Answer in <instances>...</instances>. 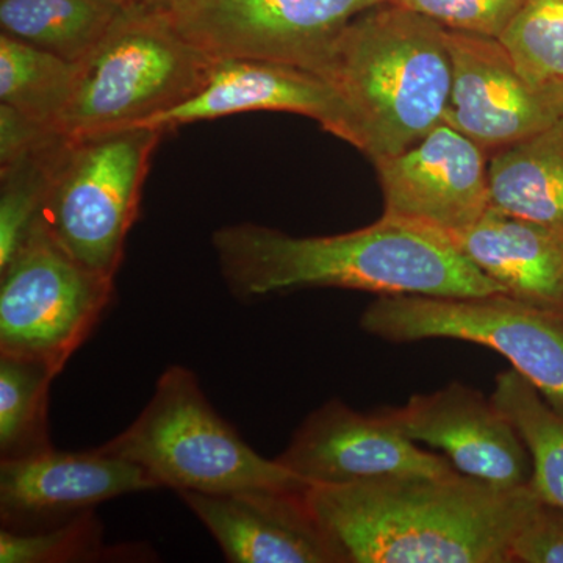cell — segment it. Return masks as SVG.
I'll return each mask as SVG.
<instances>
[{"mask_svg":"<svg viewBox=\"0 0 563 563\" xmlns=\"http://www.w3.org/2000/svg\"><path fill=\"white\" fill-rule=\"evenodd\" d=\"M80 63L0 32V103L58 128L79 85Z\"/></svg>","mask_w":563,"mask_h":563,"instance_id":"21","label":"cell"},{"mask_svg":"<svg viewBox=\"0 0 563 563\" xmlns=\"http://www.w3.org/2000/svg\"><path fill=\"white\" fill-rule=\"evenodd\" d=\"M490 207L550 229L563 239V120L493 152Z\"/></svg>","mask_w":563,"mask_h":563,"instance_id":"18","label":"cell"},{"mask_svg":"<svg viewBox=\"0 0 563 563\" xmlns=\"http://www.w3.org/2000/svg\"><path fill=\"white\" fill-rule=\"evenodd\" d=\"M488 152L446 122L398 154L374 158L384 217L454 236L490 209Z\"/></svg>","mask_w":563,"mask_h":563,"instance_id":"11","label":"cell"},{"mask_svg":"<svg viewBox=\"0 0 563 563\" xmlns=\"http://www.w3.org/2000/svg\"><path fill=\"white\" fill-rule=\"evenodd\" d=\"M247 111L302 114L354 146L350 113L328 80L299 66L250 58H218L198 95L144 122L143 128L168 132Z\"/></svg>","mask_w":563,"mask_h":563,"instance_id":"16","label":"cell"},{"mask_svg":"<svg viewBox=\"0 0 563 563\" xmlns=\"http://www.w3.org/2000/svg\"><path fill=\"white\" fill-rule=\"evenodd\" d=\"M448 31L499 38L523 0H388Z\"/></svg>","mask_w":563,"mask_h":563,"instance_id":"26","label":"cell"},{"mask_svg":"<svg viewBox=\"0 0 563 563\" xmlns=\"http://www.w3.org/2000/svg\"><path fill=\"white\" fill-rule=\"evenodd\" d=\"M547 96L553 103L555 111H558L559 118L563 120V85L553 91L547 92Z\"/></svg>","mask_w":563,"mask_h":563,"instance_id":"30","label":"cell"},{"mask_svg":"<svg viewBox=\"0 0 563 563\" xmlns=\"http://www.w3.org/2000/svg\"><path fill=\"white\" fill-rule=\"evenodd\" d=\"M121 0H0L2 33L84 62L117 20Z\"/></svg>","mask_w":563,"mask_h":563,"instance_id":"19","label":"cell"},{"mask_svg":"<svg viewBox=\"0 0 563 563\" xmlns=\"http://www.w3.org/2000/svg\"><path fill=\"white\" fill-rule=\"evenodd\" d=\"M102 547V525L95 510L38 531L0 532L2 563H62L87 561Z\"/></svg>","mask_w":563,"mask_h":563,"instance_id":"25","label":"cell"},{"mask_svg":"<svg viewBox=\"0 0 563 563\" xmlns=\"http://www.w3.org/2000/svg\"><path fill=\"white\" fill-rule=\"evenodd\" d=\"M114 295L36 221L0 268V355L36 362L55 376L87 342Z\"/></svg>","mask_w":563,"mask_h":563,"instance_id":"8","label":"cell"},{"mask_svg":"<svg viewBox=\"0 0 563 563\" xmlns=\"http://www.w3.org/2000/svg\"><path fill=\"white\" fill-rule=\"evenodd\" d=\"M54 129L55 125L41 124L0 103V165L20 157L46 139Z\"/></svg>","mask_w":563,"mask_h":563,"instance_id":"28","label":"cell"},{"mask_svg":"<svg viewBox=\"0 0 563 563\" xmlns=\"http://www.w3.org/2000/svg\"><path fill=\"white\" fill-rule=\"evenodd\" d=\"M121 2H129V0H121Z\"/></svg>","mask_w":563,"mask_h":563,"instance_id":"31","label":"cell"},{"mask_svg":"<svg viewBox=\"0 0 563 563\" xmlns=\"http://www.w3.org/2000/svg\"><path fill=\"white\" fill-rule=\"evenodd\" d=\"M388 0H203L176 21L217 58L285 63L313 70L343 29Z\"/></svg>","mask_w":563,"mask_h":563,"instance_id":"9","label":"cell"},{"mask_svg":"<svg viewBox=\"0 0 563 563\" xmlns=\"http://www.w3.org/2000/svg\"><path fill=\"white\" fill-rule=\"evenodd\" d=\"M446 44L453 81L444 122L455 131L493 154L561 121L501 41L446 29Z\"/></svg>","mask_w":563,"mask_h":563,"instance_id":"13","label":"cell"},{"mask_svg":"<svg viewBox=\"0 0 563 563\" xmlns=\"http://www.w3.org/2000/svg\"><path fill=\"white\" fill-rule=\"evenodd\" d=\"M69 133L54 129L20 157L0 165V268L38 221L55 158Z\"/></svg>","mask_w":563,"mask_h":563,"instance_id":"23","label":"cell"},{"mask_svg":"<svg viewBox=\"0 0 563 563\" xmlns=\"http://www.w3.org/2000/svg\"><path fill=\"white\" fill-rule=\"evenodd\" d=\"M99 450L135 463L158 488L177 493L309 487L276 459L252 450L181 365L162 373L135 421Z\"/></svg>","mask_w":563,"mask_h":563,"instance_id":"4","label":"cell"},{"mask_svg":"<svg viewBox=\"0 0 563 563\" xmlns=\"http://www.w3.org/2000/svg\"><path fill=\"white\" fill-rule=\"evenodd\" d=\"M218 58L140 0L122 5L91 54L58 129L73 135L143 125L206 87Z\"/></svg>","mask_w":563,"mask_h":563,"instance_id":"5","label":"cell"},{"mask_svg":"<svg viewBox=\"0 0 563 563\" xmlns=\"http://www.w3.org/2000/svg\"><path fill=\"white\" fill-rule=\"evenodd\" d=\"M376 413L412 442L443 451L465 476L501 488L531 481L532 462L520 435L492 398L470 385L451 383Z\"/></svg>","mask_w":563,"mask_h":563,"instance_id":"12","label":"cell"},{"mask_svg":"<svg viewBox=\"0 0 563 563\" xmlns=\"http://www.w3.org/2000/svg\"><path fill=\"white\" fill-rule=\"evenodd\" d=\"M158 488L135 463L102 453L51 450L0 462V515L10 531H38L101 503Z\"/></svg>","mask_w":563,"mask_h":563,"instance_id":"15","label":"cell"},{"mask_svg":"<svg viewBox=\"0 0 563 563\" xmlns=\"http://www.w3.org/2000/svg\"><path fill=\"white\" fill-rule=\"evenodd\" d=\"M314 73L342 98L354 147L372 161L398 154L444 121L453 81L446 29L383 3L343 29Z\"/></svg>","mask_w":563,"mask_h":563,"instance_id":"3","label":"cell"},{"mask_svg":"<svg viewBox=\"0 0 563 563\" xmlns=\"http://www.w3.org/2000/svg\"><path fill=\"white\" fill-rule=\"evenodd\" d=\"M306 498L347 563H512L515 537L540 501L529 485L459 472L310 485Z\"/></svg>","mask_w":563,"mask_h":563,"instance_id":"2","label":"cell"},{"mask_svg":"<svg viewBox=\"0 0 563 563\" xmlns=\"http://www.w3.org/2000/svg\"><path fill=\"white\" fill-rule=\"evenodd\" d=\"M563 563V509L539 501L512 543V563Z\"/></svg>","mask_w":563,"mask_h":563,"instance_id":"27","label":"cell"},{"mask_svg":"<svg viewBox=\"0 0 563 563\" xmlns=\"http://www.w3.org/2000/svg\"><path fill=\"white\" fill-rule=\"evenodd\" d=\"M140 2L147 3L152 9L162 11L176 22L187 16L192 10L198 9L203 0H140Z\"/></svg>","mask_w":563,"mask_h":563,"instance_id":"29","label":"cell"},{"mask_svg":"<svg viewBox=\"0 0 563 563\" xmlns=\"http://www.w3.org/2000/svg\"><path fill=\"white\" fill-rule=\"evenodd\" d=\"M163 133L143 125L69 133L58 152L38 222L92 272L117 276Z\"/></svg>","mask_w":563,"mask_h":563,"instance_id":"6","label":"cell"},{"mask_svg":"<svg viewBox=\"0 0 563 563\" xmlns=\"http://www.w3.org/2000/svg\"><path fill=\"white\" fill-rule=\"evenodd\" d=\"M211 243L240 299L302 288L454 298L506 292L446 233L384 214L368 228L331 236H291L243 222L218 229Z\"/></svg>","mask_w":563,"mask_h":563,"instance_id":"1","label":"cell"},{"mask_svg":"<svg viewBox=\"0 0 563 563\" xmlns=\"http://www.w3.org/2000/svg\"><path fill=\"white\" fill-rule=\"evenodd\" d=\"M307 488L180 492L232 563H347L306 498Z\"/></svg>","mask_w":563,"mask_h":563,"instance_id":"14","label":"cell"},{"mask_svg":"<svg viewBox=\"0 0 563 563\" xmlns=\"http://www.w3.org/2000/svg\"><path fill=\"white\" fill-rule=\"evenodd\" d=\"M55 374L41 363L0 355V454L21 459L51 450L47 401Z\"/></svg>","mask_w":563,"mask_h":563,"instance_id":"22","label":"cell"},{"mask_svg":"<svg viewBox=\"0 0 563 563\" xmlns=\"http://www.w3.org/2000/svg\"><path fill=\"white\" fill-rule=\"evenodd\" d=\"M537 90L563 85V0H523L498 38Z\"/></svg>","mask_w":563,"mask_h":563,"instance_id":"24","label":"cell"},{"mask_svg":"<svg viewBox=\"0 0 563 563\" xmlns=\"http://www.w3.org/2000/svg\"><path fill=\"white\" fill-rule=\"evenodd\" d=\"M361 328L393 344L444 339L490 347L563 415V312L507 292L377 296L362 313Z\"/></svg>","mask_w":563,"mask_h":563,"instance_id":"7","label":"cell"},{"mask_svg":"<svg viewBox=\"0 0 563 563\" xmlns=\"http://www.w3.org/2000/svg\"><path fill=\"white\" fill-rule=\"evenodd\" d=\"M490 398L514 426L531 457L529 488L540 501L563 509V415L512 366L496 376Z\"/></svg>","mask_w":563,"mask_h":563,"instance_id":"20","label":"cell"},{"mask_svg":"<svg viewBox=\"0 0 563 563\" xmlns=\"http://www.w3.org/2000/svg\"><path fill=\"white\" fill-rule=\"evenodd\" d=\"M276 461L309 487L457 472L446 457L422 450L376 412H357L340 399L314 409Z\"/></svg>","mask_w":563,"mask_h":563,"instance_id":"10","label":"cell"},{"mask_svg":"<svg viewBox=\"0 0 563 563\" xmlns=\"http://www.w3.org/2000/svg\"><path fill=\"white\" fill-rule=\"evenodd\" d=\"M451 240L507 295L563 312V239L558 233L490 207Z\"/></svg>","mask_w":563,"mask_h":563,"instance_id":"17","label":"cell"}]
</instances>
